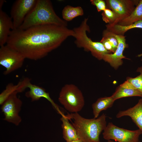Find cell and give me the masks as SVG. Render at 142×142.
I'll use <instances>...</instances> for the list:
<instances>
[{
    "mask_svg": "<svg viewBox=\"0 0 142 142\" xmlns=\"http://www.w3.org/2000/svg\"><path fill=\"white\" fill-rule=\"evenodd\" d=\"M74 34L73 30L66 26H36L12 30L6 44L20 52L26 59L36 60L45 57Z\"/></svg>",
    "mask_w": 142,
    "mask_h": 142,
    "instance_id": "obj_1",
    "label": "cell"
},
{
    "mask_svg": "<svg viewBox=\"0 0 142 142\" xmlns=\"http://www.w3.org/2000/svg\"><path fill=\"white\" fill-rule=\"evenodd\" d=\"M47 24L66 27L67 25V21L55 13L50 1L37 0L34 7L17 29L24 30L33 26Z\"/></svg>",
    "mask_w": 142,
    "mask_h": 142,
    "instance_id": "obj_2",
    "label": "cell"
},
{
    "mask_svg": "<svg viewBox=\"0 0 142 142\" xmlns=\"http://www.w3.org/2000/svg\"><path fill=\"white\" fill-rule=\"evenodd\" d=\"M67 115L69 120H73V125L76 130L79 139L82 142H100L99 135L107 126L105 114L91 119L85 118L78 113Z\"/></svg>",
    "mask_w": 142,
    "mask_h": 142,
    "instance_id": "obj_3",
    "label": "cell"
},
{
    "mask_svg": "<svg viewBox=\"0 0 142 142\" xmlns=\"http://www.w3.org/2000/svg\"><path fill=\"white\" fill-rule=\"evenodd\" d=\"M88 20V18H85L79 26L73 29L75 44L78 47L90 52L92 55L98 60H102L105 54L112 53L107 50L100 42L93 41L87 36V32L90 31L87 24Z\"/></svg>",
    "mask_w": 142,
    "mask_h": 142,
    "instance_id": "obj_4",
    "label": "cell"
},
{
    "mask_svg": "<svg viewBox=\"0 0 142 142\" xmlns=\"http://www.w3.org/2000/svg\"><path fill=\"white\" fill-rule=\"evenodd\" d=\"M58 99L65 109L72 113L80 111L85 104L82 92L73 84H66L62 88Z\"/></svg>",
    "mask_w": 142,
    "mask_h": 142,
    "instance_id": "obj_5",
    "label": "cell"
},
{
    "mask_svg": "<svg viewBox=\"0 0 142 142\" xmlns=\"http://www.w3.org/2000/svg\"><path fill=\"white\" fill-rule=\"evenodd\" d=\"M26 58L20 52L6 44L0 48V65L6 70V75L21 68Z\"/></svg>",
    "mask_w": 142,
    "mask_h": 142,
    "instance_id": "obj_6",
    "label": "cell"
},
{
    "mask_svg": "<svg viewBox=\"0 0 142 142\" xmlns=\"http://www.w3.org/2000/svg\"><path fill=\"white\" fill-rule=\"evenodd\" d=\"M142 132L139 129L130 130L119 127L109 123L103 133L104 139L113 140L118 142H138Z\"/></svg>",
    "mask_w": 142,
    "mask_h": 142,
    "instance_id": "obj_7",
    "label": "cell"
},
{
    "mask_svg": "<svg viewBox=\"0 0 142 142\" xmlns=\"http://www.w3.org/2000/svg\"><path fill=\"white\" fill-rule=\"evenodd\" d=\"M17 92L11 94L1 105V109L4 115V120L18 126L22 121L19 114L22 104L17 96Z\"/></svg>",
    "mask_w": 142,
    "mask_h": 142,
    "instance_id": "obj_8",
    "label": "cell"
},
{
    "mask_svg": "<svg viewBox=\"0 0 142 142\" xmlns=\"http://www.w3.org/2000/svg\"><path fill=\"white\" fill-rule=\"evenodd\" d=\"M37 0H16L13 4L10 17L13 29H18L23 22L26 16L35 5Z\"/></svg>",
    "mask_w": 142,
    "mask_h": 142,
    "instance_id": "obj_9",
    "label": "cell"
},
{
    "mask_svg": "<svg viewBox=\"0 0 142 142\" xmlns=\"http://www.w3.org/2000/svg\"><path fill=\"white\" fill-rule=\"evenodd\" d=\"M140 0H106V8L115 14L116 20L114 24L129 16L132 13Z\"/></svg>",
    "mask_w": 142,
    "mask_h": 142,
    "instance_id": "obj_10",
    "label": "cell"
},
{
    "mask_svg": "<svg viewBox=\"0 0 142 142\" xmlns=\"http://www.w3.org/2000/svg\"><path fill=\"white\" fill-rule=\"evenodd\" d=\"M114 35L118 41L117 48L113 54H105L103 60L109 63L114 69H117L122 64V59H127L123 55V53L125 49L128 47V45L126 43L125 36Z\"/></svg>",
    "mask_w": 142,
    "mask_h": 142,
    "instance_id": "obj_11",
    "label": "cell"
},
{
    "mask_svg": "<svg viewBox=\"0 0 142 142\" xmlns=\"http://www.w3.org/2000/svg\"><path fill=\"white\" fill-rule=\"evenodd\" d=\"M27 88L29 89V90L26 93L25 95L27 97L31 98L32 101H38L41 98H45L51 103L59 114L61 115L63 113L58 106L51 99L49 93L46 92L44 88L32 84L31 82L28 83Z\"/></svg>",
    "mask_w": 142,
    "mask_h": 142,
    "instance_id": "obj_12",
    "label": "cell"
},
{
    "mask_svg": "<svg viewBox=\"0 0 142 142\" xmlns=\"http://www.w3.org/2000/svg\"><path fill=\"white\" fill-rule=\"evenodd\" d=\"M0 6V46L6 44L11 32L13 29L12 19Z\"/></svg>",
    "mask_w": 142,
    "mask_h": 142,
    "instance_id": "obj_13",
    "label": "cell"
},
{
    "mask_svg": "<svg viewBox=\"0 0 142 142\" xmlns=\"http://www.w3.org/2000/svg\"><path fill=\"white\" fill-rule=\"evenodd\" d=\"M124 116L130 117L142 132V98L133 107L126 110L119 111L116 117L119 118Z\"/></svg>",
    "mask_w": 142,
    "mask_h": 142,
    "instance_id": "obj_14",
    "label": "cell"
},
{
    "mask_svg": "<svg viewBox=\"0 0 142 142\" xmlns=\"http://www.w3.org/2000/svg\"><path fill=\"white\" fill-rule=\"evenodd\" d=\"M111 96L115 100L123 97L133 96L140 97L142 98V93L126 80L116 88Z\"/></svg>",
    "mask_w": 142,
    "mask_h": 142,
    "instance_id": "obj_15",
    "label": "cell"
},
{
    "mask_svg": "<svg viewBox=\"0 0 142 142\" xmlns=\"http://www.w3.org/2000/svg\"><path fill=\"white\" fill-rule=\"evenodd\" d=\"M31 82V79L25 78L16 84L12 83L8 84L5 89L0 94V104L1 105L12 93L17 92L18 93L22 92L27 88V85Z\"/></svg>",
    "mask_w": 142,
    "mask_h": 142,
    "instance_id": "obj_16",
    "label": "cell"
},
{
    "mask_svg": "<svg viewBox=\"0 0 142 142\" xmlns=\"http://www.w3.org/2000/svg\"><path fill=\"white\" fill-rule=\"evenodd\" d=\"M61 115L60 120L62 123L61 126L64 139L66 142L79 139L76 130L73 125L69 123L68 117L63 113Z\"/></svg>",
    "mask_w": 142,
    "mask_h": 142,
    "instance_id": "obj_17",
    "label": "cell"
},
{
    "mask_svg": "<svg viewBox=\"0 0 142 142\" xmlns=\"http://www.w3.org/2000/svg\"><path fill=\"white\" fill-rule=\"evenodd\" d=\"M115 101L112 96L98 99L92 105L94 118H98L102 111L111 107Z\"/></svg>",
    "mask_w": 142,
    "mask_h": 142,
    "instance_id": "obj_18",
    "label": "cell"
},
{
    "mask_svg": "<svg viewBox=\"0 0 142 142\" xmlns=\"http://www.w3.org/2000/svg\"><path fill=\"white\" fill-rule=\"evenodd\" d=\"M106 26V29L112 33L118 35L124 36L126 32L131 29L134 28L142 29V21H137L127 26H122L118 24H108Z\"/></svg>",
    "mask_w": 142,
    "mask_h": 142,
    "instance_id": "obj_19",
    "label": "cell"
},
{
    "mask_svg": "<svg viewBox=\"0 0 142 142\" xmlns=\"http://www.w3.org/2000/svg\"><path fill=\"white\" fill-rule=\"evenodd\" d=\"M140 21H142V0L139 1L129 16L119 21L117 24L122 26H127Z\"/></svg>",
    "mask_w": 142,
    "mask_h": 142,
    "instance_id": "obj_20",
    "label": "cell"
},
{
    "mask_svg": "<svg viewBox=\"0 0 142 142\" xmlns=\"http://www.w3.org/2000/svg\"><path fill=\"white\" fill-rule=\"evenodd\" d=\"M84 13L83 10L81 7H73L67 5L63 9L62 15L64 20L69 21L76 17L82 16Z\"/></svg>",
    "mask_w": 142,
    "mask_h": 142,
    "instance_id": "obj_21",
    "label": "cell"
},
{
    "mask_svg": "<svg viewBox=\"0 0 142 142\" xmlns=\"http://www.w3.org/2000/svg\"><path fill=\"white\" fill-rule=\"evenodd\" d=\"M136 72L140 73L139 75L134 78L127 77L126 80L142 93V66L139 67Z\"/></svg>",
    "mask_w": 142,
    "mask_h": 142,
    "instance_id": "obj_22",
    "label": "cell"
},
{
    "mask_svg": "<svg viewBox=\"0 0 142 142\" xmlns=\"http://www.w3.org/2000/svg\"><path fill=\"white\" fill-rule=\"evenodd\" d=\"M103 21L109 24H114L116 20V17L114 12L111 10L106 8L102 13Z\"/></svg>",
    "mask_w": 142,
    "mask_h": 142,
    "instance_id": "obj_23",
    "label": "cell"
},
{
    "mask_svg": "<svg viewBox=\"0 0 142 142\" xmlns=\"http://www.w3.org/2000/svg\"><path fill=\"white\" fill-rule=\"evenodd\" d=\"M103 37L106 38L112 44L113 47L116 49L118 45V41L114 34L105 29L103 31L102 33Z\"/></svg>",
    "mask_w": 142,
    "mask_h": 142,
    "instance_id": "obj_24",
    "label": "cell"
},
{
    "mask_svg": "<svg viewBox=\"0 0 142 142\" xmlns=\"http://www.w3.org/2000/svg\"><path fill=\"white\" fill-rule=\"evenodd\" d=\"M90 1L92 4L96 6L98 12L103 11L106 8L105 1L103 0H90Z\"/></svg>",
    "mask_w": 142,
    "mask_h": 142,
    "instance_id": "obj_25",
    "label": "cell"
},
{
    "mask_svg": "<svg viewBox=\"0 0 142 142\" xmlns=\"http://www.w3.org/2000/svg\"><path fill=\"white\" fill-rule=\"evenodd\" d=\"M100 42L103 44L105 49L108 51L114 53L116 50L107 39L104 37H102Z\"/></svg>",
    "mask_w": 142,
    "mask_h": 142,
    "instance_id": "obj_26",
    "label": "cell"
},
{
    "mask_svg": "<svg viewBox=\"0 0 142 142\" xmlns=\"http://www.w3.org/2000/svg\"><path fill=\"white\" fill-rule=\"evenodd\" d=\"M68 142H82L80 140L78 139V140H74V141H73Z\"/></svg>",
    "mask_w": 142,
    "mask_h": 142,
    "instance_id": "obj_27",
    "label": "cell"
},
{
    "mask_svg": "<svg viewBox=\"0 0 142 142\" xmlns=\"http://www.w3.org/2000/svg\"><path fill=\"white\" fill-rule=\"evenodd\" d=\"M108 142H115L111 140H108Z\"/></svg>",
    "mask_w": 142,
    "mask_h": 142,
    "instance_id": "obj_28",
    "label": "cell"
},
{
    "mask_svg": "<svg viewBox=\"0 0 142 142\" xmlns=\"http://www.w3.org/2000/svg\"><path fill=\"white\" fill-rule=\"evenodd\" d=\"M141 55H142V54H141ZM141 60L142 61V58H141Z\"/></svg>",
    "mask_w": 142,
    "mask_h": 142,
    "instance_id": "obj_29",
    "label": "cell"
}]
</instances>
